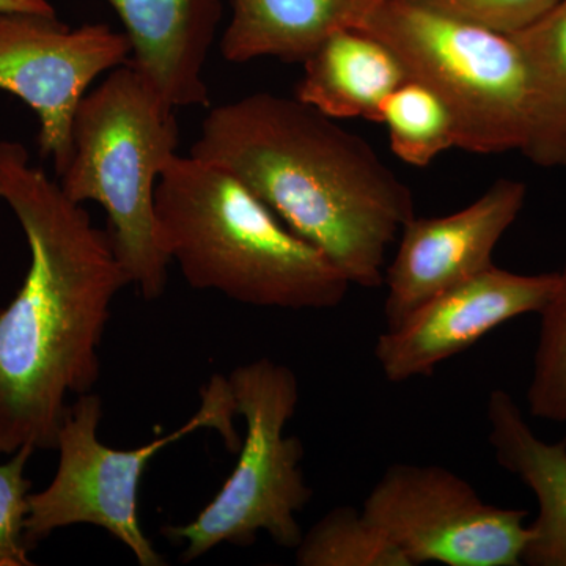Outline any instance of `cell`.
Wrapping results in <instances>:
<instances>
[{
	"mask_svg": "<svg viewBox=\"0 0 566 566\" xmlns=\"http://www.w3.org/2000/svg\"><path fill=\"white\" fill-rule=\"evenodd\" d=\"M532 84V123L523 153L543 169L566 167V0L513 33Z\"/></svg>",
	"mask_w": 566,
	"mask_h": 566,
	"instance_id": "2e32d148",
	"label": "cell"
},
{
	"mask_svg": "<svg viewBox=\"0 0 566 566\" xmlns=\"http://www.w3.org/2000/svg\"><path fill=\"white\" fill-rule=\"evenodd\" d=\"M390 148L412 167L430 166L441 153L458 148V128L444 99L422 82L408 80L387 98L379 122Z\"/></svg>",
	"mask_w": 566,
	"mask_h": 566,
	"instance_id": "e0dca14e",
	"label": "cell"
},
{
	"mask_svg": "<svg viewBox=\"0 0 566 566\" xmlns=\"http://www.w3.org/2000/svg\"><path fill=\"white\" fill-rule=\"evenodd\" d=\"M132 57L125 32L107 24L70 28L57 14L0 11V91L40 122L39 147L57 178L73 155V125L93 82Z\"/></svg>",
	"mask_w": 566,
	"mask_h": 566,
	"instance_id": "9c48e42d",
	"label": "cell"
},
{
	"mask_svg": "<svg viewBox=\"0 0 566 566\" xmlns=\"http://www.w3.org/2000/svg\"><path fill=\"white\" fill-rule=\"evenodd\" d=\"M556 285L557 271L517 274L493 264L379 335L376 363L394 385L431 375L439 364L472 348L495 327L517 316L539 314Z\"/></svg>",
	"mask_w": 566,
	"mask_h": 566,
	"instance_id": "8fae6325",
	"label": "cell"
},
{
	"mask_svg": "<svg viewBox=\"0 0 566 566\" xmlns=\"http://www.w3.org/2000/svg\"><path fill=\"white\" fill-rule=\"evenodd\" d=\"M35 450H18L0 464V566H32L31 547L25 542L31 480L25 476Z\"/></svg>",
	"mask_w": 566,
	"mask_h": 566,
	"instance_id": "ffe728a7",
	"label": "cell"
},
{
	"mask_svg": "<svg viewBox=\"0 0 566 566\" xmlns=\"http://www.w3.org/2000/svg\"><path fill=\"white\" fill-rule=\"evenodd\" d=\"M363 513L411 566L523 565L526 510L486 504L463 476L441 465H390Z\"/></svg>",
	"mask_w": 566,
	"mask_h": 566,
	"instance_id": "ba28073f",
	"label": "cell"
},
{
	"mask_svg": "<svg viewBox=\"0 0 566 566\" xmlns=\"http://www.w3.org/2000/svg\"><path fill=\"white\" fill-rule=\"evenodd\" d=\"M237 416L229 378L214 375L202 389L199 411L178 430L137 449L117 450L98 439L102 397L92 392L81 395L70 405L59 430L57 471L50 485L29 499V547L35 549L59 528L87 524L104 528L128 547L140 566L166 565L140 526L142 476L159 452L203 428L218 431L227 449L238 452L241 439L233 424Z\"/></svg>",
	"mask_w": 566,
	"mask_h": 566,
	"instance_id": "52a82bcc",
	"label": "cell"
},
{
	"mask_svg": "<svg viewBox=\"0 0 566 566\" xmlns=\"http://www.w3.org/2000/svg\"><path fill=\"white\" fill-rule=\"evenodd\" d=\"M229 381L245 424L237 465L196 520L163 528L167 538L185 545V564L223 543L252 546L260 532L279 547L296 549L304 534L297 513L314 494L301 468L303 442L285 434L300 403L292 368L262 357L234 368Z\"/></svg>",
	"mask_w": 566,
	"mask_h": 566,
	"instance_id": "8992f818",
	"label": "cell"
},
{
	"mask_svg": "<svg viewBox=\"0 0 566 566\" xmlns=\"http://www.w3.org/2000/svg\"><path fill=\"white\" fill-rule=\"evenodd\" d=\"M526 199L523 181L499 178L463 210L409 219L385 271L387 329L400 326L438 294L493 266L495 248L520 218Z\"/></svg>",
	"mask_w": 566,
	"mask_h": 566,
	"instance_id": "30bf717a",
	"label": "cell"
},
{
	"mask_svg": "<svg viewBox=\"0 0 566 566\" xmlns=\"http://www.w3.org/2000/svg\"><path fill=\"white\" fill-rule=\"evenodd\" d=\"M357 29L385 41L409 80L444 99L455 117L458 148L480 155L523 150L532 84L512 35L442 17L411 0H374Z\"/></svg>",
	"mask_w": 566,
	"mask_h": 566,
	"instance_id": "5b68a950",
	"label": "cell"
},
{
	"mask_svg": "<svg viewBox=\"0 0 566 566\" xmlns=\"http://www.w3.org/2000/svg\"><path fill=\"white\" fill-rule=\"evenodd\" d=\"M303 65L294 96L334 120L378 123L387 98L409 80L385 41L354 28L331 33Z\"/></svg>",
	"mask_w": 566,
	"mask_h": 566,
	"instance_id": "5bb4252c",
	"label": "cell"
},
{
	"mask_svg": "<svg viewBox=\"0 0 566 566\" xmlns=\"http://www.w3.org/2000/svg\"><path fill=\"white\" fill-rule=\"evenodd\" d=\"M178 145L177 111L126 62L82 99L73 155L57 180L73 202L102 205L112 245L147 301L159 300L169 281L170 262L156 234L155 197Z\"/></svg>",
	"mask_w": 566,
	"mask_h": 566,
	"instance_id": "277c9868",
	"label": "cell"
},
{
	"mask_svg": "<svg viewBox=\"0 0 566 566\" xmlns=\"http://www.w3.org/2000/svg\"><path fill=\"white\" fill-rule=\"evenodd\" d=\"M300 566H411L363 510L337 506L308 528L294 549Z\"/></svg>",
	"mask_w": 566,
	"mask_h": 566,
	"instance_id": "ac0fdd59",
	"label": "cell"
},
{
	"mask_svg": "<svg viewBox=\"0 0 566 566\" xmlns=\"http://www.w3.org/2000/svg\"><path fill=\"white\" fill-rule=\"evenodd\" d=\"M490 444L495 460L534 493L538 513L528 524L523 565L566 566V442L543 441L505 390L488 397Z\"/></svg>",
	"mask_w": 566,
	"mask_h": 566,
	"instance_id": "4fadbf2b",
	"label": "cell"
},
{
	"mask_svg": "<svg viewBox=\"0 0 566 566\" xmlns=\"http://www.w3.org/2000/svg\"><path fill=\"white\" fill-rule=\"evenodd\" d=\"M0 11H22V13L55 14L50 0H0Z\"/></svg>",
	"mask_w": 566,
	"mask_h": 566,
	"instance_id": "7402d4cb",
	"label": "cell"
},
{
	"mask_svg": "<svg viewBox=\"0 0 566 566\" xmlns=\"http://www.w3.org/2000/svg\"><path fill=\"white\" fill-rule=\"evenodd\" d=\"M374 0H230L221 54L230 63H303L331 33L357 29Z\"/></svg>",
	"mask_w": 566,
	"mask_h": 566,
	"instance_id": "9a60e30c",
	"label": "cell"
},
{
	"mask_svg": "<svg viewBox=\"0 0 566 566\" xmlns=\"http://www.w3.org/2000/svg\"><path fill=\"white\" fill-rule=\"evenodd\" d=\"M417 6L488 29L513 35L534 24L562 0H411Z\"/></svg>",
	"mask_w": 566,
	"mask_h": 566,
	"instance_id": "44dd1931",
	"label": "cell"
},
{
	"mask_svg": "<svg viewBox=\"0 0 566 566\" xmlns=\"http://www.w3.org/2000/svg\"><path fill=\"white\" fill-rule=\"evenodd\" d=\"M132 43L129 63L172 109L207 107L205 65L222 0H107Z\"/></svg>",
	"mask_w": 566,
	"mask_h": 566,
	"instance_id": "7c38bea8",
	"label": "cell"
},
{
	"mask_svg": "<svg viewBox=\"0 0 566 566\" xmlns=\"http://www.w3.org/2000/svg\"><path fill=\"white\" fill-rule=\"evenodd\" d=\"M0 202L28 240L31 264L0 311V455L55 450L70 397L92 392L115 297L132 285L107 230L61 182L0 140Z\"/></svg>",
	"mask_w": 566,
	"mask_h": 566,
	"instance_id": "6da1fadb",
	"label": "cell"
},
{
	"mask_svg": "<svg viewBox=\"0 0 566 566\" xmlns=\"http://www.w3.org/2000/svg\"><path fill=\"white\" fill-rule=\"evenodd\" d=\"M539 323L534 368L527 389L531 415L566 424V263L557 271V285Z\"/></svg>",
	"mask_w": 566,
	"mask_h": 566,
	"instance_id": "d6986e66",
	"label": "cell"
},
{
	"mask_svg": "<svg viewBox=\"0 0 566 566\" xmlns=\"http://www.w3.org/2000/svg\"><path fill=\"white\" fill-rule=\"evenodd\" d=\"M189 155L240 178L352 285H385L415 196L363 137L296 96L256 92L212 107Z\"/></svg>",
	"mask_w": 566,
	"mask_h": 566,
	"instance_id": "7a4b0ae2",
	"label": "cell"
},
{
	"mask_svg": "<svg viewBox=\"0 0 566 566\" xmlns=\"http://www.w3.org/2000/svg\"><path fill=\"white\" fill-rule=\"evenodd\" d=\"M156 234L189 286L281 311L338 307L352 283L232 172L196 156L167 164Z\"/></svg>",
	"mask_w": 566,
	"mask_h": 566,
	"instance_id": "3957f363",
	"label": "cell"
}]
</instances>
